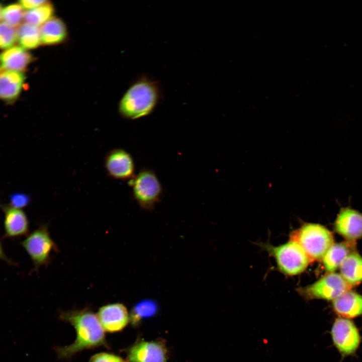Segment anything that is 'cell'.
Instances as JSON below:
<instances>
[{"mask_svg": "<svg viewBox=\"0 0 362 362\" xmlns=\"http://www.w3.org/2000/svg\"><path fill=\"white\" fill-rule=\"evenodd\" d=\"M59 317L62 320L71 324L76 333L73 343L56 348L59 358H70L83 350L107 346L104 329L97 316L91 311L83 309L62 312Z\"/></svg>", "mask_w": 362, "mask_h": 362, "instance_id": "6da1fadb", "label": "cell"}, {"mask_svg": "<svg viewBox=\"0 0 362 362\" xmlns=\"http://www.w3.org/2000/svg\"><path fill=\"white\" fill-rule=\"evenodd\" d=\"M162 92L159 82L144 75L126 92L119 104V112L125 119L134 120L151 114L160 103Z\"/></svg>", "mask_w": 362, "mask_h": 362, "instance_id": "7a4b0ae2", "label": "cell"}, {"mask_svg": "<svg viewBox=\"0 0 362 362\" xmlns=\"http://www.w3.org/2000/svg\"><path fill=\"white\" fill-rule=\"evenodd\" d=\"M290 239L300 245L311 261L323 258L333 244L331 233L324 226L313 223L305 224L294 231Z\"/></svg>", "mask_w": 362, "mask_h": 362, "instance_id": "3957f363", "label": "cell"}, {"mask_svg": "<svg viewBox=\"0 0 362 362\" xmlns=\"http://www.w3.org/2000/svg\"><path fill=\"white\" fill-rule=\"evenodd\" d=\"M134 200L141 208L151 210L161 200L164 190L155 172L147 167L141 168L128 182Z\"/></svg>", "mask_w": 362, "mask_h": 362, "instance_id": "277c9868", "label": "cell"}, {"mask_svg": "<svg viewBox=\"0 0 362 362\" xmlns=\"http://www.w3.org/2000/svg\"><path fill=\"white\" fill-rule=\"evenodd\" d=\"M34 265L33 271L37 272L43 265H47L53 251L57 250L56 244L51 238L46 224L40 225L28 234L20 242Z\"/></svg>", "mask_w": 362, "mask_h": 362, "instance_id": "5b68a950", "label": "cell"}, {"mask_svg": "<svg viewBox=\"0 0 362 362\" xmlns=\"http://www.w3.org/2000/svg\"><path fill=\"white\" fill-rule=\"evenodd\" d=\"M352 287L340 274L330 273L313 284L301 289L300 293L308 299L334 300L350 291Z\"/></svg>", "mask_w": 362, "mask_h": 362, "instance_id": "8992f818", "label": "cell"}, {"mask_svg": "<svg viewBox=\"0 0 362 362\" xmlns=\"http://www.w3.org/2000/svg\"><path fill=\"white\" fill-rule=\"evenodd\" d=\"M272 252L280 269L289 275L303 272L311 261L300 245L291 239L284 244L273 247Z\"/></svg>", "mask_w": 362, "mask_h": 362, "instance_id": "52a82bcc", "label": "cell"}, {"mask_svg": "<svg viewBox=\"0 0 362 362\" xmlns=\"http://www.w3.org/2000/svg\"><path fill=\"white\" fill-rule=\"evenodd\" d=\"M331 334L334 345L343 355L354 353L360 344L358 331L354 324L347 319H336L331 328Z\"/></svg>", "mask_w": 362, "mask_h": 362, "instance_id": "ba28073f", "label": "cell"}, {"mask_svg": "<svg viewBox=\"0 0 362 362\" xmlns=\"http://www.w3.org/2000/svg\"><path fill=\"white\" fill-rule=\"evenodd\" d=\"M128 362H167L168 349L161 340L140 339L126 349Z\"/></svg>", "mask_w": 362, "mask_h": 362, "instance_id": "9c48e42d", "label": "cell"}, {"mask_svg": "<svg viewBox=\"0 0 362 362\" xmlns=\"http://www.w3.org/2000/svg\"><path fill=\"white\" fill-rule=\"evenodd\" d=\"M104 165L108 175L116 179L129 181L136 174L132 156L123 149L110 150L105 156Z\"/></svg>", "mask_w": 362, "mask_h": 362, "instance_id": "30bf717a", "label": "cell"}, {"mask_svg": "<svg viewBox=\"0 0 362 362\" xmlns=\"http://www.w3.org/2000/svg\"><path fill=\"white\" fill-rule=\"evenodd\" d=\"M97 316L104 330L109 332L123 330L129 321V315L126 307L119 303L101 307Z\"/></svg>", "mask_w": 362, "mask_h": 362, "instance_id": "8fae6325", "label": "cell"}, {"mask_svg": "<svg viewBox=\"0 0 362 362\" xmlns=\"http://www.w3.org/2000/svg\"><path fill=\"white\" fill-rule=\"evenodd\" d=\"M4 215L3 238H16L27 235L29 222L25 212L10 205L1 206Z\"/></svg>", "mask_w": 362, "mask_h": 362, "instance_id": "7c38bea8", "label": "cell"}, {"mask_svg": "<svg viewBox=\"0 0 362 362\" xmlns=\"http://www.w3.org/2000/svg\"><path fill=\"white\" fill-rule=\"evenodd\" d=\"M334 225L336 231L348 240L362 237V214L351 208L341 209Z\"/></svg>", "mask_w": 362, "mask_h": 362, "instance_id": "4fadbf2b", "label": "cell"}, {"mask_svg": "<svg viewBox=\"0 0 362 362\" xmlns=\"http://www.w3.org/2000/svg\"><path fill=\"white\" fill-rule=\"evenodd\" d=\"M25 80L23 71L9 70L0 72V100L13 105L19 99Z\"/></svg>", "mask_w": 362, "mask_h": 362, "instance_id": "5bb4252c", "label": "cell"}, {"mask_svg": "<svg viewBox=\"0 0 362 362\" xmlns=\"http://www.w3.org/2000/svg\"><path fill=\"white\" fill-rule=\"evenodd\" d=\"M335 313L341 318H352L362 315V296L348 291L333 300Z\"/></svg>", "mask_w": 362, "mask_h": 362, "instance_id": "9a60e30c", "label": "cell"}, {"mask_svg": "<svg viewBox=\"0 0 362 362\" xmlns=\"http://www.w3.org/2000/svg\"><path fill=\"white\" fill-rule=\"evenodd\" d=\"M32 55L21 47L14 46L0 54V72L23 71L32 62Z\"/></svg>", "mask_w": 362, "mask_h": 362, "instance_id": "2e32d148", "label": "cell"}, {"mask_svg": "<svg viewBox=\"0 0 362 362\" xmlns=\"http://www.w3.org/2000/svg\"><path fill=\"white\" fill-rule=\"evenodd\" d=\"M40 32L41 43L45 45L60 43L67 36L66 27L64 22L55 17H52L42 25Z\"/></svg>", "mask_w": 362, "mask_h": 362, "instance_id": "e0dca14e", "label": "cell"}, {"mask_svg": "<svg viewBox=\"0 0 362 362\" xmlns=\"http://www.w3.org/2000/svg\"><path fill=\"white\" fill-rule=\"evenodd\" d=\"M339 268L340 275L351 286L362 282V257L358 253H350Z\"/></svg>", "mask_w": 362, "mask_h": 362, "instance_id": "ac0fdd59", "label": "cell"}, {"mask_svg": "<svg viewBox=\"0 0 362 362\" xmlns=\"http://www.w3.org/2000/svg\"><path fill=\"white\" fill-rule=\"evenodd\" d=\"M349 254V246L346 243L333 244L322 258L325 269L333 273Z\"/></svg>", "mask_w": 362, "mask_h": 362, "instance_id": "d6986e66", "label": "cell"}, {"mask_svg": "<svg viewBox=\"0 0 362 362\" xmlns=\"http://www.w3.org/2000/svg\"><path fill=\"white\" fill-rule=\"evenodd\" d=\"M17 31V41L21 47L33 49L41 43L40 28L27 23L19 26Z\"/></svg>", "mask_w": 362, "mask_h": 362, "instance_id": "ffe728a7", "label": "cell"}, {"mask_svg": "<svg viewBox=\"0 0 362 362\" xmlns=\"http://www.w3.org/2000/svg\"><path fill=\"white\" fill-rule=\"evenodd\" d=\"M54 8L49 2L24 13L26 23L39 27L52 18Z\"/></svg>", "mask_w": 362, "mask_h": 362, "instance_id": "44dd1931", "label": "cell"}, {"mask_svg": "<svg viewBox=\"0 0 362 362\" xmlns=\"http://www.w3.org/2000/svg\"><path fill=\"white\" fill-rule=\"evenodd\" d=\"M157 310V305L154 302L150 300L141 301L133 307L129 320L132 325H137L142 319L153 316Z\"/></svg>", "mask_w": 362, "mask_h": 362, "instance_id": "7402d4cb", "label": "cell"}, {"mask_svg": "<svg viewBox=\"0 0 362 362\" xmlns=\"http://www.w3.org/2000/svg\"><path fill=\"white\" fill-rule=\"evenodd\" d=\"M24 15L23 9L19 4H11L2 10L1 19L4 23L15 28L21 25Z\"/></svg>", "mask_w": 362, "mask_h": 362, "instance_id": "603a6c76", "label": "cell"}, {"mask_svg": "<svg viewBox=\"0 0 362 362\" xmlns=\"http://www.w3.org/2000/svg\"><path fill=\"white\" fill-rule=\"evenodd\" d=\"M17 41V31L15 28L2 22L0 23V49L13 47Z\"/></svg>", "mask_w": 362, "mask_h": 362, "instance_id": "cb8c5ba5", "label": "cell"}, {"mask_svg": "<svg viewBox=\"0 0 362 362\" xmlns=\"http://www.w3.org/2000/svg\"><path fill=\"white\" fill-rule=\"evenodd\" d=\"M30 201V198L27 195L23 193H15L12 194L10 198V205L22 209L27 206Z\"/></svg>", "mask_w": 362, "mask_h": 362, "instance_id": "d4e9b609", "label": "cell"}, {"mask_svg": "<svg viewBox=\"0 0 362 362\" xmlns=\"http://www.w3.org/2000/svg\"><path fill=\"white\" fill-rule=\"evenodd\" d=\"M89 362H127L119 356L114 354L101 352L93 355Z\"/></svg>", "mask_w": 362, "mask_h": 362, "instance_id": "484cf974", "label": "cell"}, {"mask_svg": "<svg viewBox=\"0 0 362 362\" xmlns=\"http://www.w3.org/2000/svg\"><path fill=\"white\" fill-rule=\"evenodd\" d=\"M47 2L43 0H22L19 2L23 9L32 10L37 8Z\"/></svg>", "mask_w": 362, "mask_h": 362, "instance_id": "4316f807", "label": "cell"}, {"mask_svg": "<svg viewBox=\"0 0 362 362\" xmlns=\"http://www.w3.org/2000/svg\"><path fill=\"white\" fill-rule=\"evenodd\" d=\"M0 259L5 261L6 263L12 266H15L16 263L12 260L9 257L6 255L4 249L2 246L0 240Z\"/></svg>", "mask_w": 362, "mask_h": 362, "instance_id": "83f0119b", "label": "cell"}, {"mask_svg": "<svg viewBox=\"0 0 362 362\" xmlns=\"http://www.w3.org/2000/svg\"><path fill=\"white\" fill-rule=\"evenodd\" d=\"M2 10H3V9H2V6H1V5L0 4V19H1V13H2Z\"/></svg>", "mask_w": 362, "mask_h": 362, "instance_id": "f1b7e54d", "label": "cell"}]
</instances>
